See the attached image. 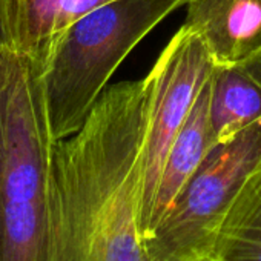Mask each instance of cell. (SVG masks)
<instances>
[{
	"label": "cell",
	"mask_w": 261,
	"mask_h": 261,
	"mask_svg": "<svg viewBox=\"0 0 261 261\" xmlns=\"http://www.w3.org/2000/svg\"><path fill=\"white\" fill-rule=\"evenodd\" d=\"M185 23L200 34L215 66L261 51V0H188Z\"/></svg>",
	"instance_id": "obj_6"
},
{
	"label": "cell",
	"mask_w": 261,
	"mask_h": 261,
	"mask_svg": "<svg viewBox=\"0 0 261 261\" xmlns=\"http://www.w3.org/2000/svg\"><path fill=\"white\" fill-rule=\"evenodd\" d=\"M194 261H218L215 256L209 255V256H203V258H198V259H194Z\"/></svg>",
	"instance_id": "obj_13"
},
{
	"label": "cell",
	"mask_w": 261,
	"mask_h": 261,
	"mask_svg": "<svg viewBox=\"0 0 261 261\" xmlns=\"http://www.w3.org/2000/svg\"><path fill=\"white\" fill-rule=\"evenodd\" d=\"M54 143L39 66L19 53L4 114V261H51Z\"/></svg>",
	"instance_id": "obj_2"
},
{
	"label": "cell",
	"mask_w": 261,
	"mask_h": 261,
	"mask_svg": "<svg viewBox=\"0 0 261 261\" xmlns=\"http://www.w3.org/2000/svg\"><path fill=\"white\" fill-rule=\"evenodd\" d=\"M261 120V51L232 65L214 66L211 127L214 145L230 142Z\"/></svg>",
	"instance_id": "obj_7"
},
{
	"label": "cell",
	"mask_w": 261,
	"mask_h": 261,
	"mask_svg": "<svg viewBox=\"0 0 261 261\" xmlns=\"http://www.w3.org/2000/svg\"><path fill=\"white\" fill-rule=\"evenodd\" d=\"M111 0H20L19 53L39 59L71 23Z\"/></svg>",
	"instance_id": "obj_10"
},
{
	"label": "cell",
	"mask_w": 261,
	"mask_h": 261,
	"mask_svg": "<svg viewBox=\"0 0 261 261\" xmlns=\"http://www.w3.org/2000/svg\"><path fill=\"white\" fill-rule=\"evenodd\" d=\"M20 0H0V54L19 51Z\"/></svg>",
	"instance_id": "obj_12"
},
{
	"label": "cell",
	"mask_w": 261,
	"mask_h": 261,
	"mask_svg": "<svg viewBox=\"0 0 261 261\" xmlns=\"http://www.w3.org/2000/svg\"><path fill=\"white\" fill-rule=\"evenodd\" d=\"M214 66L200 34L183 23L149 71L151 103L142 198L143 241L168 152L211 79Z\"/></svg>",
	"instance_id": "obj_5"
},
{
	"label": "cell",
	"mask_w": 261,
	"mask_h": 261,
	"mask_svg": "<svg viewBox=\"0 0 261 261\" xmlns=\"http://www.w3.org/2000/svg\"><path fill=\"white\" fill-rule=\"evenodd\" d=\"M188 0H111L51 40L39 59L54 142L74 136L134 48ZM31 59V57H30Z\"/></svg>",
	"instance_id": "obj_1"
},
{
	"label": "cell",
	"mask_w": 261,
	"mask_h": 261,
	"mask_svg": "<svg viewBox=\"0 0 261 261\" xmlns=\"http://www.w3.org/2000/svg\"><path fill=\"white\" fill-rule=\"evenodd\" d=\"M151 77L106 88L95 103L105 134L101 261H148L142 233Z\"/></svg>",
	"instance_id": "obj_3"
},
{
	"label": "cell",
	"mask_w": 261,
	"mask_h": 261,
	"mask_svg": "<svg viewBox=\"0 0 261 261\" xmlns=\"http://www.w3.org/2000/svg\"><path fill=\"white\" fill-rule=\"evenodd\" d=\"M19 51L0 54V261H4V218H2V171H4V114L8 88L13 79Z\"/></svg>",
	"instance_id": "obj_11"
},
{
	"label": "cell",
	"mask_w": 261,
	"mask_h": 261,
	"mask_svg": "<svg viewBox=\"0 0 261 261\" xmlns=\"http://www.w3.org/2000/svg\"><path fill=\"white\" fill-rule=\"evenodd\" d=\"M211 95L212 75L203 86L188 120L168 152L145 240L152 233L159 221L195 174L204 157L215 146L211 127Z\"/></svg>",
	"instance_id": "obj_8"
},
{
	"label": "cell",
	"mask_w": 261,
	"mask_h": 261,
	"mask_svg": "<svg viewBox=\"0 0 261 261\" xmlns=\"http://www.w3.org/2000/svg\"><path fill=\"white\" fill-rule=\"evenodd\" d=\"M212 256L261 261V165L244 180L218 227Z\"/></svg>",
	"instance_id": "obj_9"
},
{
	"label": "cell",
	"mask_w": 261,
	"mask_h": 261,
	"mask_svg": "<svg viewBox=\"0 0 261 261\" xmlns=\"http://www.w3.org/2000/svg\"><path fill=\"white\" fill-rule=\"evenodd\" d=\"M261 165V120L214 146L145 240L148 261H194L212 255L218 227L238 189Z\"/></svg>",
	"instance_id": "obj_4"
}]
</instances>
